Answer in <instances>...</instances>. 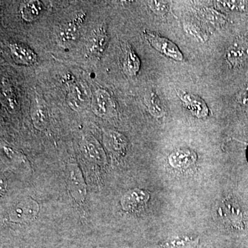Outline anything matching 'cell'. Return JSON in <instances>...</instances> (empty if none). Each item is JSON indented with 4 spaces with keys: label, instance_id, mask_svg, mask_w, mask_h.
<instances>
[{
    "label": "cell",
    "instance_id": "cell-4",
    "mask_svg": "<svg viewBox=\"0 0 248 248\" xmlns=\"http://www.w3.org/2000/svg\"><path fill=\"white\" fill-rule=\"evenodd\" d=\"M38 210L37 202L32 199H24L15 205L10 213V218L14 222L31 221L37 217Z\"/></svg>",
    "mask_w": 248,
    "mask_h": 248
},
{
    "label": "cell",
    "instance_id": "cell-19",
    "mask_svg": "<svg viewBox=\"0 0 248 248\" xmlns=\"http://www.w3.org/2000/svg\"><path fill=\"white\" fill-rule=\"evenodd\" d=\"M84 149L86 153L93 159H97V158L102 157L103 151L97 146V143L95 142L87 140L84 143Z\"/></svg>",
    "mask_w": 248,
    "mask_h": 248
},
{
    "label": "cell",
    "instance_id": "cell-14",
    "mask_svg": "<svg viewBox=\"0 0 248 248\" xmlns=\"http://www.w3.org/2000/svg\"><path fill=\"white\" fill-rule=\"evenodd\" d=\"M31 117L36 128L42 130L46 128L48 122V112L43 104L35 103L31 110Z\"/></svg>",
    "mask_w": 248,
    "mask_h": 248
},
{
    "label": "cell",
    "instance_id": "cell-5",
    "mask_svg": "<svg viewBox=\"0 0 248 248\" xmlns=\"http://www.w3.org/2000/svg\"><path fill=\"white\" fill-rule=\"evenodd\" d=\"M86 14L81 13L77 15L70 22H67L59 31L58 42L60 45H70L79 37L80 26L84 22Z\"/></svg>",
    "mask_w": 248,
    "mask_h": 248
},
{
    "label": "cell",
    "instance_id": "cell-13",
    "mask_svg": "<svg viewBox=\"0 0 248 248\" xmlns=\"http://www.w3.org/2000/svg\"><path fill=\"white\" fill-rule=\"evenodd\" d=\"M145 102L152 115L157 118L164 117L166 113L164 106L156 93L150 91L147 93L145 97Z\"/></svg>",
    "mask_w": 248,
    "mask_h": 248
},
{
    "label": "cell",
    "instance_id": "cell-16",
    "mask_svg": "<svg viewBox=\"0 0 248 248\" xmlns=\"http://www.w3.org/2000/svg\"><path fill=\"white\" fill-rule=\"evenodd\" d=\"M199 243V239H192L189 236H176L166 241L161 246V248H195Z\"/></svg>",
    "mask_w": 248,
    "mask_h": 248
},
{
    "label": "cell",
    "instance_id": "cell-6",
    "mask_svg": "<svg viewBox=\"0 0 248 248\" xmlns=\"http://www.w3.org/2000/svg\"><path fill=\"white\" fill-rule=\"evenodd\" d=\"M114 103L110 94L105 90H98L93 95L92 110L100 117H108L113 112Z\"/></svg>",
    "mask_w": 248,
    "mask_h": 248
},
{
    "label": "cell",
    "instance_id": "cell-1",
    "mask_svg": "<svg viewBox=\"0 0 248 248\" xmlns=\"http://www.w3.org/2000/svg\"><path fill=\"white\" fill-rule=\"evenodd\" d=\"M227 62L234 68L248 66V37L238 36L228 47L226 54Z\"/></svg>",
    "mask_w": 248,
    "mask_h": 248
},
{
    "label": "cell",
    "instance_id": "cell-2",
    "mask_svg": "<svg viewBox=\"0 0 248 248\" xmlns=\"http://www.w3.org/2000/svg\"><path fill=\"white\" fill-rule=\"evenodd\" d=\"M143 35L148 43L159 53L175 61L182 62L184 60L182 51L172 41L149 31H143Z\"/></svg>",
    "mask_w": 248,
    "mask_h": 248
},
{
    "label": "cell",
    "instance_id": "cell-23",
    "mask_svg": "<svg viewBox=\"0 0 248 248\" xmlns=\"http://www.w3.org/2000/svg\"></svg>",
    "mask_w": 248,
    "mask_h": 248
},
{
    "label": "cell",
    "instance_id": "cell-8",
    "mask_svg": "<svg viewBox=\"0 0 248 248\" xmlns=\"http://www.w3.org/2000/svg\"><path fill=\"white\" fill-rule=\"evenodd\" d=\"M149 194L146 191L135 189L124 195L121 203L124 210L133 211L141 208L149 200Z\"/></svg>",
    "mask_w": 248,
    "mask_h": 248
},
{
    "label": "cell",
    "instance_id": "cell-20",
    "mask_svg": "<svg viewBox=\"0 0 248 248\" xmlns=\"http://www.w3.org/2000/svg\"><path fill=\"white\" fill-rule=\"evenodd\" d=\"M148 6L152 11L159 16H164L169 11V4L167 1H148Z\"/></svg>",
    "mask_w": 248,
    "mask_h": 248
},
{
    "label": "cell",
    "instance_id": "cell-22",
    "mask_svg": "<svg viewBox=\"0 0 248 248\" xmlns=\"http://www.w3.org/2000/svg\"><path fill=\"white\" fill-rule=\"evenodd\" d=\"M107 145L112 147L113 150H120L124 145V139L119 134L110 133L107 136Z\"/></svg>",
    "mask_w": 248,
    "mask_h": 248
},
{
    "label": "cell",
    "instance_id": "cell-9",
    "mask_svg": "<svg viewBox=\"0 0 248 248\" xmlns=\"http://www.w3.org/2000/svg\"><path fill=\"white\" fill-rule=\"evenodd\" d=\"M108 33L105 27H101L93 36L89 42V52L90 55L99 58L105 50L108 44Z\"/></svg>",
    "mask_w": 248,
    "mask_h": 248
},
{
    "label": "cell",
    "instance_id": "cell-11",
    "mask_svg": "<svg viewBox=\"0 0 248 248\" xmlns=\"http://www.w3.org/2000/svg\"><path fill=\"white\" fill-rule=\"evenodd\" d=\"M43 11V5L40 1H29L22 5L21 16L27 22H32L40 17Z\"/></svg>",
    "mask_w": 248,
    "mask_h": 248
},
{
    "label": "cell",
    "instance_id": "cell-17",
    "mask_svg": "<svg viewBox=\"0 0 248 248\" xmlns=\"http://www.w3.org/2000/svg\"><path fill=\"white\" fill-rule=\"evenodd\" d=\"M217 4L228 11L241 13L248 11V1H218Z\"/></svg>",
    "mask_w": 248,
    "mask_h": 248
},
{
    "label": "cell",
    "instance_id": "cell-3",
    "mask_svg": "<svg viewBox=\"0 0 248 248\" xmlns=\"http://www.w3.org/2000/svg\"><path fill=\"white\" fill-rule=\"evenodd\" d=\"M178 97L191 113L197 118L203 119L209 115V108L202 98L183 90H177Z\"/></svg>",
    "mask_w": 248,
    "mask_h": 248
},
{
    "label": "cell",
    "instance_id": "cell-10",
    "mask_svg": "<svg viewBox=\"0 0 248 248\" xmlns=\"http://www.w3.org/2000/svg\"><path fill=\"white\" fill-rule=\"evenodd\" d=\"M197 159V155L190 150H178L172 153L169 157V161L173 167H182L189 166Z\"/></svg>",
    "mask_w": 248,
    "mask_h": 248
},
{
    "label": "cell",
    "instance_id": "cell-12",
    "mask_svg": "<svg viewBox=\"0 0 248 248\" xmlns=\"http://www.w3.org/2000/svg\"><path fill=\"white\" fill-rule=\"evenodd\" d=\"M141 67V61L138 55L132 48H128L125 53L124 62V71L129 77L138 74Z\"/></svg>",
    "mask_w": 248,
    "mask_h": 248
},
{
    "label": "cell",
    "instance_id": "cell-18",
    "mask_svg": "<svg viewBox=\"0 0 248 248\" xmlns=\"http://www.w3.org/2000/svg\"><path fill=\"white\" fill-rule=\"evenodd\" d=\"M1 93L4 96V101L6 102V106L8 108L14 109L16 108L17 107V100H16V95L15 93L13 92L12 89L9 86H2V90H1Z\"/></svg>",
    "mask_w": 248,
    "mask_h": 248
},
{
    "label": "cell",
    "instance_id": "cell-7",
    "mask_svg": "<svg viewBox=\"0 0 248 248\" xmlns=\"http://www.w3.org/2000/svg\"><path fill=\"white\" fill-rule=\"evenodd\" d=\"M9 49L15 61L20 64H35L38 60L35 52L24 44L17 42L10 44Z\"/></svg>",
    "mask_w": 248,
    "mask_h": 248
},
{
    "label": "cell",
    "instance_id": "cell-15",
    "mask_svg": "<svg viewBox=\"0 0 248 248\" xmlns=\"http://www.w3.org/2000/svg\"><path fill=\"white\" fill-rule=\"evenodd\" d=\"M69 183L70 189L71 192H74V196L78 197L80 200H83L86 193V188L81 179V174H80L78 169H72L69 170Z\"/></svg>",
    "mask_w": 248,
    "mask_h": 248
},
{
    "label": "cell",
    "instance_id": "cell-21",
    "mask_svg": "<svg viewBox=\"0 0 248 248\" xmlns=\"http://www.w3.org/2000/svg\"><path fill=\"white\" fill-rule=\"evenodd\" d=\"M70 105L74 107V108H80L81 104L84 103L82 94L79 88L75 87L72 90L71 93L70 94Z\"/></svg>",
    "mask_w": 248,
    "mask_h": 248
}]
</instances>
